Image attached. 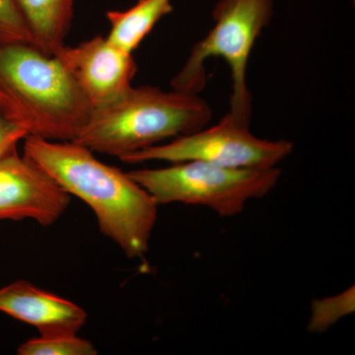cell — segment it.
Wrapping results in <instances>:
<instances>
[{
    "label": "cell",
    "mask_w": 355,
    "mask_h": 355,
    "mask_svg": "<svg viewBox=\"0 0 355 355\" xmlns=\"http://www.w3.org/2000/svg\"><path fill=\"white\" fill-rule=\"evenodd\" d=\"M25 157L48 173L69 195L94 211L100 231L128 258L148 251L158 203L128 173L105 164L93 151L76 141L24 139Z\"/></svg>",
    "instance_id": "obj_1"
},
{
    "label": "cell",
    "mask_w": 355,
    "mask_h": 355,
    "mask_svg": "<svg viewBox=\"0 0 355 355\" xmlns=\"http://www.w3.org/2000/svg\"><path fill=\"white\" fill-rule=\"evenodd\" d=\"M0 109L53 141H73L93 110L64 64L31 43L0 44Z\"/></svg>",
    "instance_id": "obj_2"
},
{
    "label": "cell",
    "mask_w": 355,
    "mask_h": 355,
    "mask_svg": "<svg viewBox=\"0 0 355 355\" xmlns=\"http://www.w3.org/2000/svg\"><path fill=\"white\" fill-rule=\"evenodd\" d=\"M211 118L212 110L200 94L132 86L114 101L93 109L73 141L121 159L207 127Z\"/></svg>",
    "instance_id": "obj_3"
},
{
    "label": "cell",
    "mask_w": 355,
    "mask_h": 355,
    "mask_svg": "<svg viewBox=\"0 0 355 355\" xmlns=\"http://www.w3.org/2000/svg\"><path fill=\"white\" fill-rule=\"evenodd\" d=\"M272 14L273 0H219L212 12L214 27L193 46L188 60L172 78V89L200 94L207 83V60L223 58L232 83L229 114L251 123L253 98L247 84L248 64Z\"/></svg>",
    "instance_id": "obj_4"
},
{
    "label": "cell",
    "mask_w": 355,
    "mask_h": 355,
    "mask_svg": "<svg viewBox=\"0 0 355 355\" xmlns=\"http://www.w3.org/2000/svg\"><path fill=\"white\" fill-rule=\"evenodd\" d=\"M128 174L158 205H202L219 216L233 217L241 214L250 200L268 195L279 183L282 170L279 166L233 168L193 160Z\"/></svg>",
    "instance_id": "obj_5"
},
{
    "label": "cell",
    "mask_w": 355,
    "mask_h": 355,
    "mask_svg": "<svg viewBox=\"0 0 355 355\" xmlns=\"http://www.w3.org/2000/svg\"><path fill=\"white\" fill-rule=\"evenodd\" d=\"M286 139H260L252 133L250 123L225 114L218 123L181 135L164 144L147 147L120 159L130 164L147 161H203L233 168H272L293 151Z\"/></svg>",
    "instance_id": "obj_6"
},
{
    "label": "cell",
    "mask_w": 355,
    "mask_h": 355,
    "mask_svg": "<svg viewBox=\"0 0 355 355\" xmlns=\"http://www.w3.org/2000/svg\"><path fill=\"white\" fill-rule=\"evenodd\" d=\"M55 55L69 70L92 109L105 106L127 92L137 72L132 53L102 35L74 46L64 44Z\"/></svg>",
    "instance_id": "obj_7"
},
{
    "label": "cell",
    "mask_w": 355,
    "mask_h": 355,
    "mask_svg": "<svg viewBox=\"0 0 355 355\" xmlns=\"http://www.w3.org/2000/svg\"><path fill=\"white\" fill-rule=\"evenodd\" d=\"M69 203V193L24 155L14 151L0 159V220L29 218L50 226Z\"/></svg>",
    "instance_id": "obj_8"
},
{
    "label": "cell",
    "mask_w": 355,
    "mask_h": 355,
    "mask_svg": "<svg viewBox=\"0 0 355 355\" xmlns=\"http://www.w3.org/2000/svg\"><path fill=\"white\" fill-rule=\"evenodd\" d=\"M0 312L31 324L40 336L77 335L87 319L76 303L26 280L0 288Z\"/></svg>",
    "instance_id": "obj_9"
},
{
    "label": "cell",
    "mask_w": 355,
    "mask_h": 355,
    "mask_svg": "<svg viewBox=\"0 0 355 355\" xmlns=\"http://www.w3.org/2000/svg\"><path fill=\"white\" fill-rule=\"evenodd\" d=\"M31 43L49 55L65 44L76 0H13Z\"/></svg>",
    "instance_id": "obj_10"
},
{
    "label": "cell",
    "mask_w": 355,
    "mask_h": 355,
    "mask_svg": "<svg viewBox=\"0 0 355 355\" xmlns=\"http://www.w3.org/2000/svg\"><path fill=\"white\" fill-rule=\"evenodd\" d=\"M173 11L172 0H139L125 10H110L107 35L121 50L133 53L156 24Z\"/></svg>",
    "instance_id": "obj_11"
},
{
    "label": "cell",
    "mask_w": 355,
    "mask_h": 355,
    "mask_svg": "<svg viewBox=\"0 0 355 355\" xmlns=\"http://www.w3.org/2000/svg\"><path fill=\"white\" fill-rule=\"evenodd\" d=\"M355 311V289L349 287L343 293L331 297L313 299L307 329L310 333H323Z\"/></svg>",
    "instance_id": "obj_12"
},
{
    "label": "cell",
    "mask_w": 355,
    "mask_h": 355,
    "mask_svg": "<svg viewBox=\"0 0 355 355\" xmlns=\"http://www.w3.org/2000/svg\"><path fill=\"white\" fill-rule=\"evenodd\" d=\"M19 355H96L97 349L87 340L77 335L40 336L23 343Z\"/></svg>",
    "instance_id": "obj_13"
},
{
    "label": "cell",
    "mask_w": 355,
    "mask_h": 355,
    "mask_svg": "<svg viewBox=\"0 0 355 355\" xmlns=\"http://www.w3.org/2000/svg\"><path fill=\"white\" fill-rule=\"evenodd\" d=\"M14 43H31V38L13 0H0V44Z\"/></svg>",
    "instance_id": "obj_14"
},
{
    "label": "cell",
    "mask_w": 355,
    "mask_h": 355,
    "mask_svg": "<svg viewBox=\"0 0 355 355\" xmlns=\"http://www.w3.org/2000/svg\"><path fill=\"white\" fill-rule=\"evenodd\" d=\"M27 137L24 128L11 121L0 109V159L17 151L18 144Z\"/></svg>",
    "instance_id": "obj_15"
}]
</instances>
